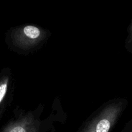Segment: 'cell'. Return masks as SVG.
<instances>
[{"label": "cell", "instance_id": "cell-3", "mask_svg": "<svg viewBox=\"0 0 132 132\" xmlns=\"http://www.w3.org/2000/svg\"><path fill=\"white\" fill-rule=\"evenodd\" d=\"M128 37L126 39V47L129 52L132 53V22L128 28Z\"/></svg>", "mask_w": 132, "mask_h": 132}, {"label": "cell", "instance_id": "cell-4", "mask_svg": "<svg viewBox=\"0 0 132 132\" xmlns=\"http://www.w3.org/2000/svg\"><path fill=\"white\" fill-rule=\"evenodd\" d=\"M6 90H7V82H2L0 85V103L4 99V97L6 93Z\"/></svg>", "mask_w": 132, "mask_h": 132}, {"label": "cell", "instance_id": "cell-5", "mask_svg": "<svg viewBox=\"0 0 132 132\" xmlns=\"http://www.w3.org/2000/svg\"><path fill=\"white\" fill-rule=\"evenodd\" d=\"M122 132H132V119L127 124Z\"/></svg>", "mask_w": 132, "mask_h": 132}, {"label": "cell", "instance_id": "cell-1", "mask_svg": "<svg viewBox=\"0 0 132 132\" xmlns=\"http://www.w3.org/2000/svg\"><path fill=\"white\" fill-rule=\"evenodd\" d=\"M113 126V121L108 119L100 120L94 126L95 132H109Z\"/></svg>", "mask_w": 132, "mask_h": 132}, {"label": "cell", "instance_id": "cell-2", "mask_svg": "<svg viewBox=\"0 0 132 132\" xmlns=\"http://www.w3.org/2000/svg\"><path fill=\"white\" fill-rule=\"evenodd\" d=\"M24 34L31 39H36L40 36V30L37 27L32 25L27 26L23 30Z\"/></svg>", "mask_w": 132, "mask_h": 132}]
</instances>
